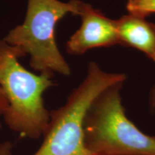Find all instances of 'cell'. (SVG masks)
I'll return each mask as SVG.
<instances>
[{"mask_svg": "<svg viewBox=\"0 0 155 155\" xmlns=\"http://www.w3.org/2000/svg\"><path fill=\"white\" fill-rule=\"evenodd\" d=\"M18 49L0 40V88L8 102L4 114L6 124L21 137H42L50 121L43 94L55 85L53 73L35 74L22 65Z\"/></svg>", "mask_w": 155, "mask_h": 155, "instance_id": "6da1fadb", "label": "cell"}, {"mask_svg": "<svg viewBox=\"0 0 155 155\" xmlns=\"http://www.w3.org/2000/svg\"><path fill=\"white\" fill-rule=\"evenodd\" d=\"M123 73H108L94 61L89 63L82 82L61 107L50 112L41 146L32 155H93L84 141V120L89 107L104 90L125 83Z\"/></svg>", "mask_w": 155, "mask_h": 155, "instance_id": "7a4b0ae2", "label": "cell"}, {"mask_svg": "<svg viewBox=\"0 0 155 155\" xmlns=\"http://www.w3.org/2000/svg\"><path fill=\"white\" fill-rule=\"evenodd\" d=\"M124 83L98 95L84 120V141L93 155H155V136L136 127L125 114L121 91Z\"/></svg>", "mask_w": 155, "mask_h": 155, "instance_id": "3957f363", "label": "cell"}, {"mask_svg": "<svg viewBox=\"0 0 155 155\" xmlns=\"http://www.w3.org/2000/svg\"><path fill=\"white\" fill-rule=\"evenodd\" d=\"M81 0H28L24 22L8 32L3 40L30 56L31 68L39 73L68 76L71 71L55 40L58 22L68 14L78 15Z\"/></svg>", "mask_w": 155, "mask_h": 155, "instance_id": "277c9868", "label": "cell"}, {"mask_svg": "<svg viewBox=\"0 0 155 155\" xmlns=\"http://www.w3.org/2000/svg\"><path fill=\"white\" fill-rule=\"evenodd\" d=\"M81 24L66 42V50L73 55H81L97 48L119 45L116 19L106 17L91 5L81 1L78 15Z\"/></svg>", "mask_w": 155, "mask_h": 155, "instance_id": "5b68a950", "label": "cell"}, {"mask_svg": "<svg viewBox=\"0 0 155 155\" xmlns=\"http://www.w3.org/2000/svg\"><path fill=\"white\" fill-rule=\"evenodd\" d=\"M119 45L135 48L155 62V23L128 14L116 19Z\"/></svg>", "mask_w": 155, "mask_h": 155, "instance_id": "8992f818", "label": "cell"}, {"mask_svg": "<svg viewBox=\"0 0 155 155\" xmlns=\"http://www.w3.org/2000/svg\"><path fill=\"white\" fill-rule=\"evenodd\" d=\"M126 7L129 14L146 18L155 13V0H127Z\"/></svg>", "mask_w": 155, "mask_h": 155, "instance_id": "52a82bcc", "label": "cell"}, {"mask_svg": "<svg viewBox=\"0 0 155 155\" xmlns=\"http://www.w3.org/2000/svg\"><path fill=\"white\" fill-rule=\"evenodd\" d=\"M12 144L9 141H5L0 144V155H13Z\"/></svg>", "mask_w": 155, "mask_h": 155, "instance_id": "ba28073f", "label": "cell"}, {"mask_svg": "<svg viewBox=\"0 0 155 155\" xmlns=\"http://www.w3.org/2000/svg\"><path fill=\"white\" fill-rule=\"evenodd\" d=\"M8 109V102H7L4 93L0 88V116H4Z\"/></svg>", "mask_w": 155, "mask_h": 155, "instance_id": "9c48e42d", "label": "cell"}, {"mask_svg": "<svg viewBox=\"0 0 155 155\" xmlns=\"http://www.w3.org/2000/svg\"><path fill=\"white\" fill-rule=\"evenodd\" d=\"M150 107L152 111H155V85L151 89L150 94Z\"/></svg>", "mask_w": 155, "mask_h": 155, "instance_id": "30bf717a", "label": "cell"}, {"mask_svg": "<svg viewBox=\"0 0 155 155\" xmlns=\"http://www.w3.org/2000/svg\"><path fill=\"white\" fill-rule=\"evenodd\" d=\"M1 128H2V124L1 122H0V129H1Z\"/></svg>", "mask_w": 155, "mask_h": 155, "instance_id": "8fae6325", "label": "cell"}]
</instances>
